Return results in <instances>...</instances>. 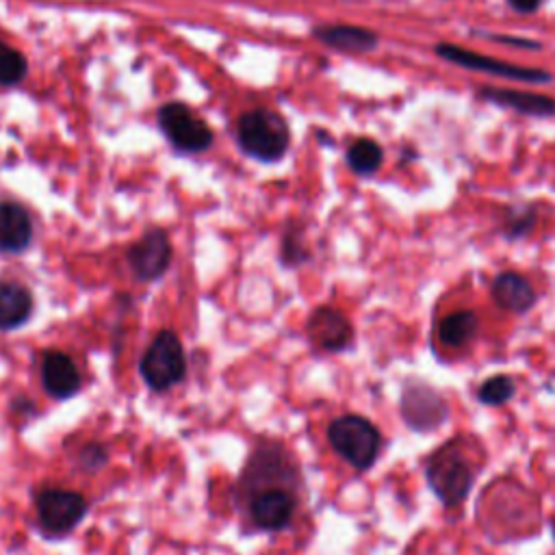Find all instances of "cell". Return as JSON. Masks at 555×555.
Returning a JSON list of instances; mask_svg holds the SVG:
<instances>
[{"mask_svg": "<svg viewBox=\"0 0 555 555\" xmlns=\"http://www.w3.org/2000/svg\"><path fill=\"white\" fill-rule=\"evenodd\" d=\"M479 332V319L470 310H455L440 319L436 336L438 343L449 349L466 347Z\"/></svg>", "mask_w": 555, "mask_h": 555, "instance_id": "cell-18", "label": "cell"}, {"mask_svg": "<svg viewBox=\"0 0 555 555\" xmlns=\"http://www.w3.org/2000/svg\"><path fill=\"white\" fill-rule=\"evenodd\" d=\"M33 236L30 212L17 202H0V251L22 254L30 247Z\"/></svg>", "mask_w": 555, "mask_h": 555, "instance_id": "cell-13", "label": "cell"}, {"mask_svg": "<svg viewBox=\"0 0 555 555\" xmlns=\"http://www.w3.org/2000/svg\"><path fill=\"white\" fill-rule=\"evenodd\" d=\"M126 258L137 280L154 282L160 275H165V271L171 264V258H173L171 238L165 230L152 228L128 247Z\"/></svg>", "mask_w": 555, "mask_h": 555, "instance_id": "cell-9", "label": "cell"}, {"mask_svg": "<svg viewBox=\"0 0 555 555\" xmlns=\"http://www.w3.org/2000/svg\"><path fill=\"white\" fill-rule=\"evenodd\" d=\"M301 488V470L293 453L278 440H262L234 483V501L254 529L282 531L297 514Z\"/></svg>", "mask_w": 555, "mask_h": 555, "instance_id": "cell-1", "label": "cell"}, {"mask_svg": "<svg viewBox=\"0 0 555 555\" xmlns=\"http://www.w3.org/2000/svg\"><path fill=\"white\" fill-rule=\"evenodd\" d=\"M106 462H108V451H106V447L100 444V442L85 444V447L80 449V453H78V464H80L85 470H89V473L100 470Z\"/></svg>", "mask_w": 555, "mask_h": 555, "instance_id": "cell-23", "label": "cell"}, {"mask_svg": "<svg viewBox=\"0 0 555 555\" xmlns=\"http://www.w3.org/2000/svg\"><path fill=\"white\" fill-rule=\"evenodd\" d=\"M496 304L512 312H527L535 304V291L527 278L516 271H503L492 282Z\"/></svg>", "mask_w": 555, "mask_h": 555, "instance_id": "cell-17", "label": "cell"}, {"mask_svg": "<svg viewBox=\"0 0 555 555\" xmlns=\"http://www.w3.org/2000/svg\"><path fill=\"white\" fill-rule=\"evenodd\" d=\"M533 212L531 210H527V212H518V215H514L512 219H509V223H507V236H522L531 225H533Z\"/></svg>", "mask_w": 555, "mask_h": 555, "instance_id": "cell-24", "label": "cell"}, {"mask_svg": "<svg viewBox=\"0 0 555 555\" xmlns=\"http://www.w3.org/2000/svg\"><path fill=\"white\" fill-rule=\"evenodd\" d=\"M384 158L382 147L373 139H356L347 150V165L358 176H371L379 169Z\"/></svg>", "mask_w": 555, "mask_h": 555, "instance_id": "cell-19", "label": "cell"}, {"mask_svg": "<svg viewBox=\"0 0 555 555\" xmlns=\"http://www.w3.org/2000/svg\"><path fill=\"white\" fill-rule=\"evenodd\" d=\"M139 373L147 388L163 392L180 384L186 375V356L180 338L171 330L158 332L139 360Z\"/></svg>", "mask_w": 555, "mask_h": 555, "instance_id": "cell-5", "label": "cell"}, {"mask_svg": "<svg viewBox=\"0 0 555 555\" xmlns=\"http://www.w3.org/2000/svg\"><path fill=\"white\" fill-rule=\"evenodd\" d=\"M158 126L171 145L182 152H204L212 145V130L208 124L195 117L182 102L163 104L158 111Z\"/></svg>", "mask_w": 555, "mask_h": 555, "instance_id": "cell-8", "label": "cell"}, {"mask_svg": "<svg viewBox=\"0 0 555 555\" xmlns=\"http://www.w3.org/2000/svg\"><path fill=\"white\" fill-rule=\"evenodd\" d=\"M39 379L46 395L59 401L78 395L82 386V377L76 362L65 351H59V349H46L41 353Z\"/></svg>", "mask_w": 555, "mask_h": 555, "instance_id": "cell-12", "label": "cell"}, {"mask_svg": "<svg viewBox=\"0 0 555 555\" xmlns=\"http://www.w3.org/2000/svg\"><path fill=\"white\" fill-rule=\"evenodd\" d=\"M37 522L46 535H67L85 518L89 503L87 499L67 488H43L35 494Z\"/></svg>", "mask_w": 555, "mask_h": 555, "instance_id": "cell-6", "label": "cell"}, {"mask_svg": "<svg viewBox=\"0 0 555 555\" xmlns=\"http://www.w3.org/2000/svg\"><path fill=\"white\" fill-rule=\"evenodd\" d=\"M479 98H483L490 104L505 106L516 113L531 115V117L555 115V98H551L546 93L518 91V89H505V87H483V89H479Z\"/></svg>", "mask_w": 555, "mask_h": 555, "instance_id": "cell-14", "label": "cell"}, {"mask_svg": "<svg viewBox=\"0 0 555 555\" xmlns=\"http://www.w3.org/2000/svg\"><path fill=\"white\" fill-rule=\"evenodd\" d=\"M507 4L516 11V13H522V15H529V13H535L542 4V0H507Z\"/></svg>", "mask_w": 555, "mask_h": 555, "instance_id": "cell-25", "label": "cell"}, {"mask_svg": "<svg viewBox=\"0 0 555 555\" xmlns=\"http://www.w3.org/2000/svg\"><path fill=\"white\" fill-rule=\"evenodd\" d=\"M490 39H494V41H499V43H512V46H522V48H540V43L538 41H531V39H512V37H507V35H488Z\"/></svg>", "mask_w": 555, "mask_h": 555, "instance_id": "cell-26", "label": "cell"}, {"mask_svg": "<svg viewBox=\"0 0 555 555\" xmlns=\"http://www.w3.org/2000/svg\"><path fill=\"white\" fill-rule=\"evenodd\" d=\"M28 72L26 59L13 46L0 41V87H13L24 80Z\"/></svg>", "mask_w": 555, "mask_h": 555, "instance_id": "cell-20", "label": "cell"}, {"mask_svg": "<svg viewBox=\"0 0 555 555\" xmlns=\"http://www.w3.org/2000/svg\"><path fill=\"white\" fill-rule=\"evenodd\" d=\"M35 310V297L28 286L0 280V332H13L28 323Z\"/></svg>", "mask_w": 555, "mask_h": 555, "instance_id": "cell-16", "label": "cell"}, {"mask_svg": "<svg viewBox=\"0 0 555 555\" xmlns=\"http://www.w3.org/2000/svg\"><path fill=\"white\" fill-rule=\"evenodd\" d=\"M434 52L453 65H460V67H466L473 72H483V74L499 76V78H507V80H518V82H529V85H542V82L553 80V76L542 67H525V65H516L509 61L483 56L475 50H466V48H462L457 43H449V41L436 43Z\"/></svg>", "mask_w": 555, "mask_h": 555, "instance_id": "cell-7", "label": "cell"}, {"mask_svg": "<svg viewBox=\"0 0 555 555\" xmlns=\"http://www.w3.org/2000/svg\"><path fill=\"white\" fill-rule=\"evenodd\" d=\"M401 414L412 429L427 431L438 427L447 418L449 410L444 399L434 388L416 382L403 390Z\"/></svg>", "mask_w": 555, "mask_h": 555, "instance_id": "cell-10", "label": "cell"}, {"mask_svg": "<svg viewBox=\"0 0 555 555\" xmlns=\"http://www.w3.org/2000/svg\"><path fill=\"white\" fill-rule=\"evenodd\" d=\"M327 440L332 449L358 470L371 468L382 449L377 427L358 414H343L334 418L327 427Z\"/></svg>", "mask_w": 555, "mask_h": 555, "instance_id": "cell-4", "label": "cell"}, {"mask_svg": "<svg viewBox=\"0 0 555 555\" xmlns=\"http://www.w3.org/2000/svg\"><path fill=\"white\" fill-rule=\"evenodd\" d=\"M514 392H516V384L509 375H494L479 386L477 397L486 405H501V403H507L514 397Z\"/></svg>", "mask_w": 555, "mask_h": 555, "instance_id": "cell-21", "label": "cell"}, {"mask_svg": "<svg viewBox=\"0 0 555 555\" xmlns=\"http://www.w3.org/2000/svg\"><path fill=\"white\" fill-rule=\"evenodd\" d=\"M321 43L347 52V54H366L377 48L379 39L371 28L353 26V24H330L319 26L312 33Z\"/></svg>", "mask_w": 555, "mask_h": 555, "instance_id": "cell-15", "label": "cell"}, {"mask_svg": "<svg viewBox=\"0 0 555 555\" xmlns=\"http://www.w3.org/2000/svg\"><path fill=\"white\" fill-rule=\"evenodd\" d=\"M306 334L317 349L330 353L347 349L353 340V327L349 319L330 306H321L308 317Z\"/></svg>", "mask_w": 555, "mask_h": 555, "instance_id": "cell-11", "label": "cell"}, {"mask_svg": "<svg viewBox=\"0 0 555 555\" xmlns=\"http://www.w3.org/2000/svg\"><path fill=\"white\" fill-rule=\"evenodd\" d=\"M553 533H555V520H553Z\"/></svg>", "mask_w": 555, "mask_h": 555, "instance_id": "cell-27", "label": "cell"}, {"mask_svg": "<svg viewBox=\"0 0 555 555\" xmlns=\"http://www.w3.org/2000/svg\"><path fill=\"white\" fill-rule=\"evenodd\" d=\"M425 475L444 505H460L475 483L473 460L457 440H449L429 457Z\"/></svg>", "mask_w": 555, "mask_h": 555, "instance_id": "cell-2", "label": "cell"}, {"mask_svg": "<svg viewBox=\"0 0 555 555\" xmlns=\"http://www.w3.org/2000/svg\"><path fill=\"white\" fill-rule=\"evenodd\" d=\"M306 258H308V251L301 245V234L293 232V230L284 232V236H282V262L288 264V267H295V264H301Z\"/></svg>", "mask_w": 555, "mask_h": 555, "instance_id": "cell-22", "label": "cell"}, {"mask_svg": "<svg viewBox=\"0 0 555 555\" xmlns=\"http://www.w3.org/2000/svg\"><path fill=\"white\" fill-rule=\"evenodd\" d=\"M236 141L245 154L273 163L286 154L291 132L284 117L275 111L251 108L236 121Z\"/></svg>", "mask_w": 555, "mask_h": 555, "instance_id": "cell-3", "label": "cell"}]
</instances>
